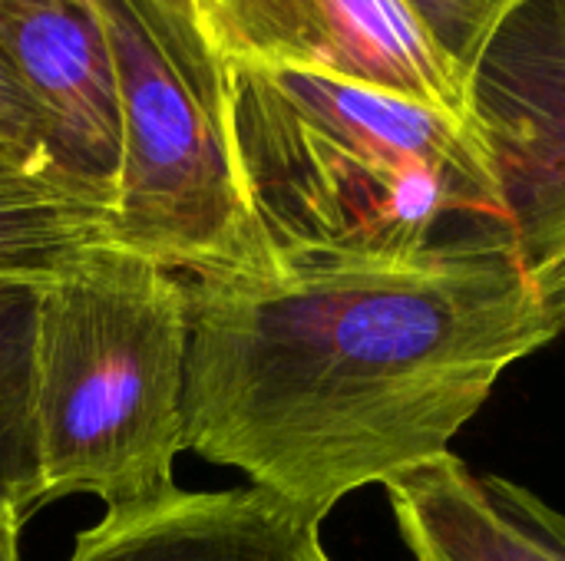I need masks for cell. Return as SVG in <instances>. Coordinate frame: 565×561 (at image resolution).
<instances>
[{
  "label": "cell",
  "instance_id": "obj_1",
  "mask_svg": "<svg viewBox=\"0 0 565 561\" xmlns=\"http://www.w3.org/2000/svg\"><path fill=\"white\" fill-rule=\"evenodd\" d=\"M182 284L185 450L318 522L447 456L500 377L559 337L513 231L404 265Z\"/></svg>",
  "mask_w": 565,
  "mask_h": 561
},
{
  "label": "cell",
  "instance_id": "obj_2",
  "mask_svg": "<svg viewBox=\"0 0 565 561\" xmlns=\"http://www.w3.org/2000/svg\"><path fill=\"white\" fill-rule=\"evenodd\" d=\"M232 132L271 271L404 265L513 231L473 119L291 69L228 63Z\"/></svg>",
  "mask_w": 565,
  "mask_h": 561
},
{
  "label": "cell",
  "instance_id": "obj_3",
  "mask_svg": "<svg viewBox=\"0 0 565 561\" xmlns=\"http://www.w3.org/2000/svg\"><path fill=\"white\" fill-rule=\"evenodd\" d=\"M189 301L179 274L119 245L79 251L40 291V506L89 493L106 513L169 499L185 450Z\"/></svg>",
  "mask_w": 565,
  "mask_h": 561
},
{
  "label": "cell",
  "instance_id": "obj_4",
  "mask_svg": "<svg viewBox=\"0 0 565 561\" xmlns=\"http://www.w3.org/2000/svg\"><path fill=\"white\" fill-rule=\"evenodd\" d=\"M99 7L122 129L109 245L179 278L268 274L238 172L228 60L199 0H99Z\"/></svg>",
  "mask_w": 565,
  "mask_h": 561
},
{
  "label": "cell",
  "instance_id": "obj_5",
  "mask_svg": "<svg viewBox=\"0 0 565 561\" xmlns=\"http://www.w3.org/2000/svg\"><path fill=\"white\" fill-rule=\"evenodd\" d=\"M199 10L228 63L315 73L473 119L470 76L401 0H199Z\"/></svg>",
  "mask_w": 565,
  "mask_h": 561
},
{
  "label": "cell",
  "instance_id": "obj_6",
  "mask_svg": "<svg viewBox=\"0 0 565 561\" xmlns=\"http://www.w3.org/2000/svg\"><path fill=\"white\" fill-rule=\"evenodd\" d=\"M470 112L493 155L530 271L565 255V0H516L470 69Z\"/></svg>",
  "mask_w": 565,
  "mask_h": 561
},
{
  "label": "cell",
  "instance_id": "obj_7",
  "mask_svg": "<svg viewBox=\"0 0 565 561\" xmlns=\"http://www.w3.org/2000/svg\"><path fill=\"white\" fill-rule=\"evenodd\" d=\"M0 56L43 122L63 182L113 218L122 129L99 0H0Z\"/></svg>",
  "mask_w": 565,
  "mask_h": 561
},
{
  "label": "cell",
  "instance_id": "obj_8",
  "mask_svg": "<svg viewBox=\"0 0 565 561\" xmlns=\"http://www.w3.org/2000/svg\"><path fill=\"white\" fill-rule=\"evenodd\" d=\"M66 561H331L321 522L285 499L248 486L182 493L106 513L79 532Z\"/></svg>",
  "mask_w": 565,
  "mask_h": 561
},
{
  "label": "cell",
  "instance_id": "obj_9",
  "mask_svg": "<svg viewBox=\"0 0 565 561\" xmlns=\"http://www.w3.org/2000/svg\"><path fill=\"white\" fill-rule=\"evenodd\" d=\"M417 561H565V516L533 489L447 453L384 486Z\"/></svg>",
  "mask_w": 565,
  "mask_h": 561
},
{
  "label": "cell",
  "instance_id": "obj_10",
  "mask_svg": "<svg viewBox=\"0 0 565 561\" xmlns=\"http://www.w3.org/2000/svg\"><path fill=\"white\" fill-rule=\"evenodd\" d=\"M43 284L0 274V499L23 516L40 506L36 311Z\"/></svg>",
  "mask_w": 565,
  "mask_h": 561
},
{
  "label": "cell",
  "instance_id": "obj_11",
  "mask_svg": "<svg viewBox=\"0 0 565 561\" xmlns=\"http://www.w3.org/2000/svg\"><path fill=\"white\" fill-rule=\"evenodd\" d=\"M109 241V212L0 162V274L50 281Z\"/></svg>",
  "mask_w": 565,
  "mask_h": 561
},
{
  "label": "cell",
  "instance_id": "obj_12",
  "mask_svg": "<svg viewBox=\"0 0 565 561\" xmlns=\"http://www.w3.org/2000/svg\"><path fill=\"white\" fill-rule=\"evenodd\" d=\"M424 33L467 76L516 0H401Z\"/></svg>",
  "mask_w": 565,
  "mask_h": 561
},
{
  "label": "cell",
  "instance_id": "obj_13",
  "mask_svg": "<svg viewBox=\"0 0 565 561\" xmlns=\"http://www.w3.org/2000/svg\"><path fill=\"white\" fill-rule=\"evenodd\" d=\"M0 162L26 172V175L40 179V182H46V185H56V188L76 195L63 182V175H60V169L53 162L43 122H40L36 109L30 106V99L23 96V89L17 86V79H13L10 66L3 63V56H0Z\"/></svg>",
  "mask_w": 565,
  "mask_h": 561
},
{
  "label": "cell",
  "instance_id": "obj_14",
  "mask_svg": "<svg viewBox=\"0 0 565 561\" xmlns=\"http://www.w3.org/2000/svg\"><path fill=\"white\" fill-rule=\"evenodd\" d=\"M533 278H536V288H540V294H543V301H546L559 334H565V255H559L556 261H550L546 268L533 271Z\"/></svg>",
  "mask_w": 565,
  "mask_h": 561
},
{
  "label": "cell",
  "instance_id": "obj_15",
  "mask_svg": "<svg viewBox=\"0 0 565 561\" xmlns=\"http://www.w3.org/2000/svg\"><path fill=\"white\" fill-rule=\"evenodd\" d=\"M23 513L13 509L10 503L0 499V561H20L17 542H20V526H23Z\"/></svg>",
  "mask_w": 565,
  "mask_h": 561
}]
</instances>
